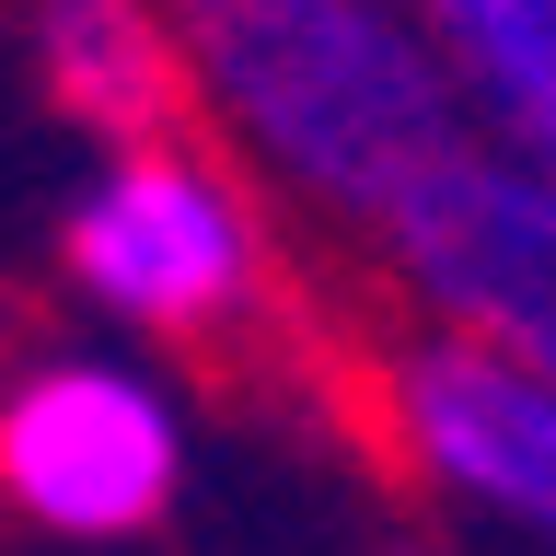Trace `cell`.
<instances>
[{
	"label": "cell",
	"mask_w": 556,
	"mask_h": 556,
	"mask_svg": "<svg viewBox=\"0 0 556 556\" xmlns=\"http://www.w3.org/2000/svg\"><path fill=\"white\" fill-rule=\"evenodd\" d=\"M174 47L232 163L348 232H382V208L476 139L406 0H174Z\"/></svg>",
	"instance_id": "1"
},
{
	"label": "cell",
	"mask_w": 556,
	"mask_h": 556,
	"mask_svg": "<svg viewBox=\"0 0 556 556\" xmlns=\"http://www.w3.org/2000/svg\"><path fill=\"white\" fill-rule=\"evenodd\" d=\"M59 267L128 337L220 348L267 313V208L232 174V151L174 128L93 163V186L59 220Z\"/></svg>",
	"instance_id": "2"
},
{
	"label": "cell",
	"mask_w": 556,
	"mask_h": 556,
	"mask_svg": "<svg viewBox=\"0 0 556 556\" xmlns=\"http://www.w3.org/2000/svg\"><path fill=\"white\" fill-rule=\"evenodd\" d=\"M371 243L441 337L498 348V359L556 382V174L545 163L464 139L452 163H429L382 208Z\"/></svg>",
	"instance_id": "3"
},
{
	"label": "cell",
	"mask_w": 556,
	"mask_h": 556,
	"mask_svg": "<svg viewBox=\"0 0 556 556\" xmlns=\"http://www.w3.org/2000/svg\"><path fill=\"white\" fill-rule=\"evenodd\" d=\"M174 486H186V417L151 371L70 348V359H35L0 394V498L35 533L128 545L174 510Z\"/></svg>",
	"instance_id": "4"
},
{
	"label": "cell",
	"mask_w": 556,
	"mask_h": 556,
	"mask_svg": "<svg viewBox=\"0 0 556 556\" xmlns=\"http://www.w3.org/2000/svg\"><path fill=\"white\" fill-rule=\"evenodd\" d=\"M382 441L464 510L556 545V382L464 337H406L382 359Z\"/></svg>",
	"instance_id": "5"
},
{
	"label": "cell",
	"mask_w": 556,
	"mask_h": 556,
	"mask_svg": "<svg viewBox=\"0 0 556 556\" xmlns=\"http://www.w3.org/2000/svg\"><path fill=\"white\" fill-rule=\"evenodd\" d=\"M24 59L70 128L104 151L186 128V47H174V0H24Z\"/></svg>",
	"instance_id": "6"
},
{
	"label": "cell",
	"mask_w": 556,
	"mask_h": 556,
	"mask_svg": "<svg viewBox=\"0 0 556 556\" xmlns=\"http://www.w3.org/2000/svg\"><path fill=\"white\" fill-rule=\"evenodd\" d=\"M406 12L441 47L476 139L556 174V0H406Z\"/></svg>",
	"instance_id": "7"
}]
</instances>
